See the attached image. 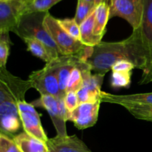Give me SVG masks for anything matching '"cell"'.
<instances>
[{
	"label": "cell",
	"instance_id": "1",
	"mask_svg": "<svg viewBox=\"0 0 152 152\" xmlns=\"http://www.w3.org/2000/svg\"><path fill=\"white\" fill-rule=\"evenodd\" d=\"M122 59L130 61L142 71L146 68L147 53L140 28L133 31L132 35L123 41H102L94 47L92 55L86 62L95 74L105 75L116 62Z\"/></svg>",
	"mask_w": 152,
	"mask_h": 152
},
{
	"label": "cell",
	"instance_id": "2",
	"mask_svg": "<svg viewBox=\"0 0 152 152\" xmlns=\"http://www.w3.org/2000/svg\"><path fill=\"white\" fill-rule=\"evenodd\" d=\"M48 13V12H31L25 13L21 17L14 33L22 40L27 38L34 39L45 45L53 60L61 55L57 46L44 25Z\"/></svg>",
	"mask_w": 152,
	"mask_h": 152
},
{
	"label": "cell",
	"instance_id": "3",
	"mask_svg": "<svg viewBox=\"0 0 152 152\" xmlns=\"http://www.w3.org/2000/svg\"><path fill=\"white\" fill-rule=\"evenodd\" d=\"M44 25L52 39L54 41L62 56H78L82 60L86 62L92 55L94 47L85 45L80 40L70 36L58 22V19L48 13Z\"/></svg>",
	"mask_w": 152,
	"mask_h": 152
},
{
	"label": "cell",
	"instance_id": "4",
	"mask_svg": "<svg viewBox=\"0 0 152 152\" xmlns=\"http://www.w3.org/2000/svg\"><path fill=\"white\" fill-rule=\"evenodd\" d=\"M32 88L29 80H23L10 74L6 68H0V102L17 103L25 100L26 92Z\"/></svg>",
	"mask_w": 152,
	"mask_h": 152
},
{
	"label": "cell",
	"instance_id": "5",
	"mask_svg": "<svg viewBox=\"0 0 152 152\" xmlns=\"http://www.w3.org/2000/svg\"><path fill=\"white\" fill-rule=\"evenodd\" d=\"M32 88L41 95H51L57 98H64L61 94L58 82L56 69L53 60L46 63L41 70L33 71L28 77Z\"/></svg>",
	"mask_w": 152,
	"mask_h": 152
},
{
	"label": "cell",
	"instance_id": "6",
	"mask_svg": "<svg viewBox=\"0 0 152 152\" xmlns=\"http://www.w3.org/2000/svg\"><path fill=\"white\" fill-rule=\"evenodd\" d=\"M34 107H42L48 111L54 126L57 136H67L66 121L68 111L65 106L64 98L51 95H41L31 102Z\"/></svg>",
	"mask_w": 152,
	"mask_h": 152
},
{
	"label": "cell",
	"instance_id": "7",
	"mask_svg": "<svg viewBox=\"0 0 152 152\" xmlns=\"http://www.w3.org/2000/svg\"><path fill=\"white\" fill-rule=\"evenodd\" d=\"M110 19L121 17L136 31L140 28L144 10V0H110Z\"/></svg>",
	"mask_w": 152,
	"mask_h": 152
},
{
	"label": "cell",
	"instance_id": "8",
	"mask_svg": "<svg viewBox=\"0 0 152 152\" xmlns=\"http://www.w3.org/2000/svg\"><path fill=\"white\" fill-rule=\"evenodd\" d=\"M32 0L0 1V34L14 33L21 17L28 12Z\"/></svg>",
	"mask_w": 152,
	"mask_h": 152
},
{
	"label": "cell",
	"instance_id": "9",
	"mask_svg": "<svg viewBox=\"0 0 152 152\" xmlns=\"http://www.w3.org/2000/svg\"><path fill=\"white\" fill-rule=\"evenodd\" d=\"M80 67L83 72V83L81 88L77 92L79 103L94 102L101 99V86L105 75L91 74V69L86 62L82 60Z\"/></svg>",
	"mask_w": 152,
	"mask_h": 152
},
{
	"label": "cell",
	"instance_id": "10",
	"mask_svg": "<svg viewBox=\"0 0 152 152\" xmlns=\"http://www.w3.org/2000/svg\"><path fill=\"white\" fill-rule=\"evenodd\" d=\"M142 40L147 53V66L142 71L140 85L152 83V0H144V10L140 26Z\"/></svg>",
	"mask_w": 152,
	"mask_h": 152
},
{
	"label": "cell",
	"instance_id": "11",
	"mask_svg": "<svg viewBox=\"0 0 152 152\" xmlns=\"http://www.w3.org/2000/svg\"><path fill=\"white\" fill-rule=\"evenodd\" d=\"M18 109L24 132L47 142L48 138L43 129L40 121V116L35 109V107L31 103L23 100L18 102Z\"/></svg>",
	"mask_w": 152,
	"mask_h": 152
},
{
	"label": "cell",
	"instance_id": "12",
	"mask_svg": "<svg viewBox=\"0 0 152 152\" xmlns=\"http://www.w3.org/2000/svg\"><path fill=\"white\" fill-rule=\"evenodd\" d=\"M101 99L94 102H85L80 104L74 111L68 112L67 121L74 123L80 130L92 127L96 123L99 115Z\"/></svg>",
	"mask_w": 152,
	"mask_h": 152
},
{
	"label": "cell",
	"instance_id": "13",
	"mask_svg": "<svg viewBox=\"0 0 152 152\" xmlns=\"http://www.w3.org/2000/svg\"><path fill=\"white\" fill-rule=\"evenodd\" d=\"M49 152H92L76 135L57 136L48 139Z\"/></svg>",
	"mask_w": 152,
	"mask_h": 152
},
{
	"label": "cell",
	"instance_id": "14",
	"mask_svg": "<svg viewBox=\"0 0 152 152\" xmlns=\"http://www.w3.org/2000/svg\"><path fill=\"white\" fill-rule=\"evenodd\" d=\"M80 60L82 59L78 56H72V55L71 56L61 55L53 60L56 69V75H57L61 94L64 97L66 94L68 82L71 72L74 68L78 65Z\"/></svg>",
	"mask_w": 152,
	"mask_h": 152
},
{
	"label": "cell",
	"instance_id": "15",
	"mask_svg": "<svg viewBox=\"0 0 152 152\" xmlns=\"http://www.w3.org/2000/svg\"><path fill=\"white\" fill-rule=\"evenodd\" d=\"M101 100L104 102L118 104L120 105L124 104L148 105H152V92L135 94L116 95L102 91Z\"/></svg>",
	"mask_w": 152,
	"mask_h": 152
},
{
	"label": "cell",
	"instance_id": "16",
	"mask_svg": "<svg viewBox=\"0 0 152 152\" xmlns=\"http://www.w3.org/2000/svg\"><path fill=\"white\" fill-rule=\"evenodd\" d=\"M13 140L21 152H49L47 142L28 134L25 132L15 135Z\"/></svg>",
	"mask_w": 152,
	"mask_h": 152
},
{
	"label": "cell",
	"instance_id": "17",
	"mask_svg": "<svg viewBox=\"0 0 152 152\" xmlns=\"http://www.w3.org/2000/svg\"><path fill=\"white\" fill-rule=\"evenodd\" d=\"M94 20L95 10L80 25V41L85 45L89 47H94L102 42V37L95 36L94 34Z\"/></svg>",
	"mask_w": 152,
	"mask_h": 152
},
{
	"label": "cell",
	"instance_id": "18",
	"mask_svg": "<svg viewBox=\"0 0 152 152\" xmlns=\"http://www.w3.org/2000/svg\"><path fill=\"white\" fill-rule=\"evenodd\" d=\"M110 19V7L108 3H101L95 9V20L94 34L103 37L106 32V25Z\"/></svg>",
	"mask_w": 152,
	"mask_h": 152
},
{
	"label": "cell",
	"instance_id": "19",
	"mask_svg": "<svg viewBox=\"0 0 152 152\" xmlns=\"http://www.w3.org/2000/svg\"><path fill=\"white\" fill-rule=\"evenodd\" d=\"M23 41L27 45V50L31 52L34 56L39 58L46 63H48L53 60L49 53L48 49L42 42L39 40L30 38L24 39Z\"/></svg>",
	"mask_w": 152,
	"mask_h": 152
},
{
	"label": "cell",
	"instance_id": "20",
	"mask_svg": "<svg viewBox=\"0 0 152 152\" xmlns=\"http://www.w3.org/2000/svg\"><path fill=\"white\" fill-rule=\"evenodd\" d=\"M122 106L126 108L135 118L152 123V105H142L124 104Z\"/></svg>",
	"mask_w": 152,
	"mask_h": 152
},
{
	"label": "cell",
	"instance_id": "21",
	"mask_svg": "<svg viewBox=\"0 0 152 152\" xmlns=\"http://www.w3.org/2000/svg\"><path fill=\"white\" fill-rule=\"evenodd\" d=\"M96 7V6L94 3L88 2L84 0H77V10L74 16L76 22L79 25H81L87 19L88 16L95 10Z\"/></svg>",
	"mask_w": 152,
	"mask_h": 152
},
{
	"label": "cell",
	"instance_id": "22",
	"mask_svg": "<svg viewBox=\"0 0 152 152\" xmlns=\"http://www.w3.org/2000/svg\"><path fill=\"white\" fill-rule=\"evenodd\" d=\"M132 71H112L111 86L114 88H129L132 83Z\"/></svg>",
	"mask_w": 152,
	"mask_h": 152
},
{
	"label": "cell",
	"instance_id": "23",
	"mask_svg": "<svg viewBox=\"0 0 152 152\" xmlns=\"http://www.w3.org/2000/svg\"><path fill=\"white\" fill-rule=\"evenodd\" d=\"M82 60H80L81 62ZM71 72V76L69 77V80L68 82V86H67L66 92L68 91H74L77 92L83 86V72L80 67V63Z\"/></svg>",
	"mask_w": 152,
	"mask_h": 152
},
{
	"label": "cell",
	"instance_id": "24",
	"mask_svg": "<svg viewBox=\"0 0 152 152\" xmlns=\"http://www.w3.org/2000/svg\"><path fill=\"white\" fill-rule=\"evenodd\" d=\"M11 45L9 33L0 34V68H6Z\"/></svg>",
	"mask_w": 152,
	"mask_h": 152
},
{
	"label": "cell",
	"instance_id": "25",
	"mask_svg": "<svg viewBox=\"0 0 152 152\" xmlns=\"http://www.w3.org/2000/svg\"><path fill=\"white\" fill-rule=\"evenodd\" d=\"M62 0H32L28 8V13L48 12L50 8Z\"/></svg>",
	"mask_w": 152,
	"mask_h": 152
},
{
	"label": "cell",
	"instance_id": "26",
	"mask_svg": "<svg viewBox=\"0 0 152 152\" xmlns=\"http://www.w3.org/2000/svg\"><path fill=\"white\" fill-rule=\"evenodd\" d=\"M59 25L62 28L74 38L80 40V25L76 22L74 19H58Z\"/></svg>",
	"mask_w": 152,
	"mask_h": 152
},
{
	"label": "cell",
	"instance_id": "27",
	"mask_svg": "<svg viewBox=\"0 0 152 152\" xmlns=\"http://www.w3.org/2000/svg\"><path fill=\"white\" fill-rule=\"evenodd\" d=\"M0 152H21L13 138L0 133Z\"/></svg>",
	"mask_w": 152,
	"mask_h": 152
},
{
	"label": "cell",
	"instance_id": "28",
	"mask_svg": "<svg viewBox=\"0 0 152 152\" xmlns=\"http://www.w3.org/2000/svg\"><path fill=\"white\" fill-rule=\"evenodd\" d=\"M64 102L68 112L74 111L79 105V99L77 92L68 91L66 92L64 97Z\"/></svg>",
	"mask_w": 152,
	"mask_h": 152
},
{
	"label": "cell",
	"instance_id": "29",
	"mask_svg": "<svg viewBox=\"0 0 152 152\" xmlns=\"http://www.w3.org/2000/svg\"><path fill=\"white\" fill-rule=\"evenodd\" d=\"M134 68H136L135 65H134L132 62L130 61L125 60V59H122V60L118 61L116 62L111 68V71H132Z\"/></svg>",
	"mask_w": 152,
	"mask_h": 152
},
{
	"label": "cell",
	"instance_id": "30",
	"mask_svg": "<svg viewBox=\"0 0 152 152\" xmlns=\"http://www.w3.org/2000/svg\"><path fill=\"white\" fill-rule=\"evenodd\" d=\"M109 1L110 0H94V3H95V5L97 6L99 5V4H101V3H108L109 4Z\"/></svg>",
	"mask_w": 152,
	"mask_h": 152
},
{
	"label": "cell",
	"instance_id": "31",
	"mask_svg": "<svg viewBox=\"0 0 152 152\" xmlns=\"http://www.w3.org/2000/svg\"><path fill=\"white\" fill-rule=\"evenodd\" d=\"M84 1H88V2H90V3H94V4H95V3H94V0H84Z\"/></svg>",
	"mask_w": 152,
	"mask_h": 152
},
{
	"label": "cell",
	"instance_id": "32",
	"mask_svg": "<svg viewBox=\"0 0 152 152\" xmlns=\"http://www.w3.org/2000/svg\"><path fill=\"white\" fill-rule=\"evenodd\" d=\"M11 1V0H0V1Z\"/></svg>",
	"mask_w": 152,
	"mask_h": 152
}]
</instances>
